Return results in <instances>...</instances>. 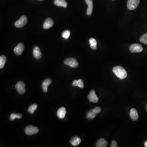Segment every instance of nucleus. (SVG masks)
<instances>
[{
  "instance_id": "f257e3e1",
  "label": "nucleus",
  "mask_w": 147,
  "mask_h": 147,
  "mask_svg": "<svg viewBox=\"0 0 147 147\" xmlns=\"http://www.w3.org/2000/svg\"><path fill=\"white\" fill-rule=\"evenodd\" d=\"M112 71L117 77L119 78L120 79H124L126 78L127 76L126 70L121 66H116L113 68Z\"/></svg>"
},
{
  "instance_id": "f03ea898",
  "label": "nucleus",
  "mask_w": 147,
  "mask_h": 147,
  "mask_svg": "<svg viewBox=\"0 0 147 147\" xmlns=\"http://www.w3.org/2000/svg\"><path fill=\"white\" fill-rule=\"evenodd\" d=\"M101 111V109L98 107H96L94 109L90 110L87 114V118L89 120L92 119L94 118L97 114H98Z\"/></svg>"
},
{
  "instance_id": "7ed1b4c3",
  "label": "nucleus",
  "mask_w": 147,
  "mask_h": 147,
  "mask_svg": "<svg viewBox=\"0 0 147 147\" xmlns=\"http://www.w3.org/2000/svg\"><path fill=\"white\" fill-rule=\"evenodd\" d=\"M39 131L38 128L32 125H29L25 128V132L26 134L29 136L34 135L37 133Z\"/></svg>"
},
{
  "instance_id": "20e7f679",
  "label": "nucleus",
  "mask_w": 147,
  "mask_h": 147,
  "mask_svg": "<svg viewBox=\"0 0 147 147\" xmlns=\"http://www.w3.org/2000/svg\"><path fill=\"white\" fill-rule=\"evenodd\" d=\"M65 64L68 65L73 68H76L78 66V63L75 58H70L67 59L64 62Z\"/></svg>"
},
{
  "instance_id": "39448f33",
  "label": "nucleus",
  "mask_w": 147,
  "mask_h": 147,
  "mask_svg": "<svg viewBox=\"0 0 147 147\" xmlns=\"http://www.w3.org/2000/svg\"><path fill=\"white\" fill-rule=\"evenodd\" d=\"M28 22L27 17L25 16H22L15 23V26L17 28H21L23 27Z\"/></svg>"
},
{
  "instance_id": "423d86ee",
  "label": "nucleus",
  "mask_w": 147,
  "mask_h": 147,
  "mask_svg": "<svg viewBox=\"0 0 147 147\" xmlns=\"http://www.w3.org/2000/svg\"><path fill=\"white\" fill-rule=\"evenodd\" d=\"M25 83L23 81H19L16 84L15 88L18 93L20 94H23L25 92Z\"/></svg>"
},
{
  "instance_id": "0eeeda50",
  "label": "nucleus",
  "mask_w": 147,
  "mask_h": 147,
  "mask_svg": "<svg viewBox=\"0 0 147 147\" xmlns=\"http://www.w3.org/2000/svg\"><path fill=\"white\" fill-rule=\"evenodd\" d=\"M140 3V0H128L127 7L129 10L135 9Z\"/></svg>"
},
{
  "instance_id": "6e6552de",
  "label": "nucleus",
  "mask_w": 147,
  "mask_h": 147,
  "mask_svg": "<svg viewBox=\"0 0 147 147\" xmlns=\"http://www.w3.org/2000/svg\"><path fill=\"white\" fill-rule=\"evenodd\" d=\"M130 51L132 53L140 52L143 50L142 46L139 44H133L131 45Z\"/></svg>"
},
{
  "instance_id": "1a4fd4ad",
  "label": "nucleus",
  "mask_w": 147,
  "mask_h": 147,
  "mask_svg": "<svg viewBox=\"0 0 147 147\" xmlns=\"http://www.w3.org/2000/svg\"><path fill=\"white\" fill-rule=\"evenodd\" d=\"M87 98L89 101L92 103H97L98 101V98L94 90L91 91L88 96Z\"/></svg>"
},
{
  "instance_id": "9d476101",
  "label": "nucleus",
  "mask_w": 147,
  "mask_h": 147,
  "mask_svg": "<svg viewBox=\"0 0 147 147\" xmlns=\"http://www.w3.org/2000/svg\"><path fill=\"white\" fill-rule=\"evenodd\" d=\"M24 50V45L22 43H19L14 48V52L17 55H21Z\"/></svg>"
},
{
  "instance_id": "9b49d317",
  "label": "nucleus",
  "mask_w": 147,
  "mask_h": 147,
  "mask_svg": "<svg viewBox=\"0 0 147 147\" xmlns=\"http://www.w3.org/2000/svg\"><path fill=\"white\" fill-rule=\"evenodd\" d=\"M52 81L50 78H48L44 80L42 85V88L43 92L47 93L48 91V87L51 83Z\"/></svg>"
},
{
  "instance_id": "f8f14e48",
  "label": "nucleus",
  "mask_w": 147,
  "mask_h": 147,
  "mask_svg": "<svg viewBox=\"0 0 147 147\" xmlns=\"http://www.w3.org/2000/svg\"><path fill=\"white\" fill-rule=\"evenodd\" d=\"M85 1L88 6V8L87 10V14L88 16H90L93 11V1L92 0H85Z\"/></svg>"
},
{
  "instance_id": "ddd939ff",
  "label": "nucleus",
  "mask_w": 147,
  "mask_h": 147,
  "mask_svg": "<svg viewBox=\"0 0 147 147\" xmlns=\"http://www.w3.org/2000/svg\"><path fill=\"white\" fill-rule=\"evenodd\" d=\"M54 25V21L51 18H48L45 20L43 25L44 29H48L52 27Z\"/></svg>"
},
{
  "instance_id": "4468645a",
  "label": "nucleus",
  "mask_w": 147,
  "mask_h": 147,
  "mask_svg": "<svg viewBox=\"0 0 147 147\" xmlns=\"http://www.w3.org/2000/svg\"><path fill=\"white\" fill-rule=\"evenodd\" d=\"M33 55L34 58L37 59H39L42 57V54L39 48L37 46L34 47L33 49Z\"/></svg>"
},
{
  "instance_id": "2eb2a0df",
  "label": "nucleus",
  "mask_w": 147,
  "mask_h": 147,
  "mask_svg": "<svg viewBox=\"0 0 147 147\" xmlns=\"http://www.w3.org/2000/svg\"><path fill=\"white\" fill-rule=\"evenodd\" d=\"M66 109L64 107H61L58 109L57 116L60 119H63L65 117L66 114Z\"/></svg>"
},
{
  "instance_id": "dca6fc26",
  "label": "nucleus",
  "mask_w": 147,
  "mask_h": 147,
  "mask_svg": "<svg viewBox=\"0 0 147 147\" xmlns=\"http://www.w3.org/2000/svg\"><path fill=\"white\" fill-rule=\"evenodd\" d=\"M130 116L132 120L134 121L137 120L139 118V115L136 110L134 108L131 109L130 111Z\"/></svg>"
},
{
  "instance_id": "f3484780",
  "label": "nucleus",
  "mask_w": 147,
  "mask_h": 147,
  "mask_svg": "<svg viewBox=\"0 0 147 147\" xmlns=\"http://www.w3.org/2000/svg\"><path fill=\"white\" fill-rule=\"evenodd\" d=\"M108 145V142L104 139H99L97 142L96 147H106Z\"/></svg>"
},
{
  "instance_id": "a211bd4d",
  "label": "nucleus",
  "mask_w": 147,
  "mask_h": 147,
  "mask_svg": "<svg viewBox=\"0 0 147 147\" xmlns=\"http://www.w3.org/2000/svg\"><path fill=\"white\" fill-rule=\"evenodd\" d=\"M54 3L56 6L66 8L67 6V4L65 0H55Z\"/></svg>"
},
{
  "instance_id": "6ab92c4d",
  "label": "nucleus",
  "mask_w": 147,
  "mask_h": 147,
  "mask_svg": "<svg viewBox=\"0 0 147 147\" xmlns=\"http://www.w3.org/2000/svg\"><path fill=\"white\" fill-rule=\"evenodd\" d=\"M81 140L80 138L78 136H75L70 139V143L73 146H77L81 143Z\"/></svg>"
},
{
  "instance_id": "aec40b11",
  "label": "nucleus",
  "mask_w": 147,
  "mask_h": 147,
  "mask_svg": "<svg viewBox=\"0 0 147 147\" xmlns=\"http://www.w3.org/2000/svg\"><path fill=\"white\" fill-rule=\"evenodd\" d=\"M72 86H74L78 87L81 88H83L84 87L83 81L82 79L75 80L73 82Z\"/></svg>"
},
{
  "instance_id": "412c9836",
  "label": "nucleus",
  "mask_w": 147,
  "mask_h": 147,
  "mask_svg": "<svg viewBox=\"0 0 147 147\" xmlns=\"http://www.w3.org/2000/svg\"><path fill=\"white\" fill-rule=\"evenodd\" d=\"M89 43L90 45V48L93 50H96L97 49V41L94 38H91L90 39Z\"/></svg>"
},
{
  "instance_id": "4be33fe9",
  "label": "nucleus",
  "mask_w": 147,
  "mask_h": 147,
  "mask_svg": "<svg viewBox=\"0 0 147 147\" xmlns=\"http://www.w3.org/2000/svg\"><path fill=\"white\" fill-rule=\"evenodd\" d=\"M22 115L20 114H14V113H12L10 115V117H9V120L11 121H13L15 119H20L22 118Z\"/></svg>"
},
{
  "instance_id": "5701e85b",
  "label": "nucleus",
  "mask_w": 147,
  "mask_h": 147,
  "mask_svg": "<svg viewBox=\"0 0 147 147\" xmlns=\"http://www.w3.org/2000/svg\"><path fill=\"white\" fill-rule=\"evenodd\" d=\"M37 107L38 106L36 104H32L31 106H30L28 109V112L30 114H34V111L36 109Z\"/></svg>"
},
{
  "instance_id": "b1692460",
  "label": "nucleus",
  "mask_w": 147,
  "mask_h": 147,
  "mask_svg": "<svg viewBox=\"0 0 147 147\" xmlns=\"http://www.w3.org/2000/svg\"><path fill=\"white\" fill-rule=\"evenodd\" d=\"M6 58L5 56H1L0 57V68L2 69L4 67L6 62Z\"/></svg>"
},
{
  "instance_id": "393cba45",
  "label": "nucleus",
  "mask_w": 147,
  "mask_h": 147,
  "mask_svg": "<svg viewBox=\"0 0 147 147\" xmlns=\"http://www.w3.org/2000/svg\"><path fill=\"white\" fill-rule=\"evenodd\" d=\"M140 41L142 43L147 45V33L141 37L140 39Z\"/></svg>"
},
{
  "instance_id": "a878e982",
  "label": "nucleus",
  "mask_w": 147,
  "mask_h": 147,
  "mask_svg": "<svg viewBox=\"0 0 147 147\" xmlns=\"http://www.w3.org/2000/svg\"><path fill=\"white\" fill-rule=\"evenodd\" d=\"M70 35V32L68 30H66L62 32V36L65 39H68Z\"/></svg>"
},
{
  "instance_id": "bb28decb",
  "label": "nucleus",
  "mask_w": 147,
  "mask_h": 147,
  "mask_svg": "<svg viewBox=\"0 0 147 147\" xmlns=\"http://www.w3.org/2000/svg\"><path fill=\"white\" fill-rule=\"evenodd\" d=\"M118 146L117 145V142L115 141H112L111 143V147H117Z\"/></svg>"
},
{
  "instance_id": "cd10ccee",
  "label": "nucleus",
  "mask_w": 147,
  "mask_h": 147,
  "mask_svg": "<svg viewBox=\"0 0 147 147\" xmlns=\"http://www.w3.org/2000/svg\"><path fill=\"white\" fill-rule=\"evenodd\" d=\"M144 145L145 147H147V141L145 142Z\"/></svg>"
},
{
  "instance_id": "c85d7f7f",
  "label": "nucleus",
  "mask_w": 147,
  "mask_h": 147,
  "mask_svg": "<svg viewBox=\"0 0 147 147\" xmlns=\"http://www.w3.org/2000/svg\"><path fill=\"white\" fill-rule=\"evenodd\" d=\"M38 1H44V0H38Z\"/></svg>"
},
{
  "instance_id": "c756f323",
  "label": "nucleus",
  "mask_w": 147,
  "mask_h": 147,
  "mask_svg": "<svg viewBox=\"0 0 147 147\" xmlns=\"http://www.w3.org/2000/svg\"></svg>"
},
{
  "instance_id": "7c9ffc66",
  "label": "nucleus",
  "mask_w": 147,
  "mask_h": 147,
  "mask_svg": "<svg viewBox=\"0 0 147 147\" xmlns=\"http://www.w3.org/2000/svg\"><path fill=\"white\" fill-rule=\"evenodd\" d=\"M113 1H114V0H113Z\"/></svg>"
}]
</instances>
